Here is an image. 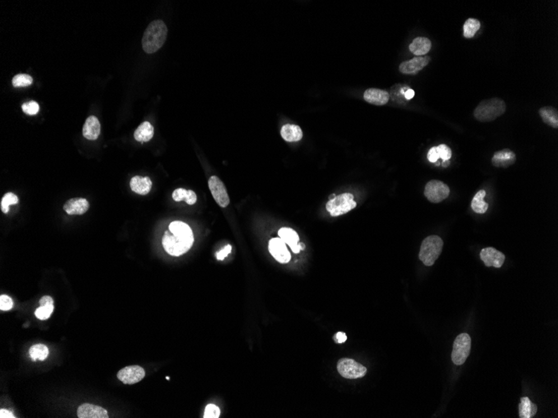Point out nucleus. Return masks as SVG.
<instances>
[{
	"instance_id": "nucleus-1",
	"label": "nucleus",
	"mask_w": 558,
	"mask_h": 418,
	"mask_svg": "<svg viewBox=\"0 0 558 418\" xmlns=\"http://www.w3.org/2000/svg\"><path fill=\"white\" fill-rule=\"evenodd\" d=\"M194 243V236L189 225L182 221H173L169 225L162 238L165 252L173 256L187 253Z\"/></svg>"
},
{
	"instance_id": "nucleus-2",
	"label": "nucleus",
	"mask_w": 558,
	"mask_h": 418,
	"mask_svg": "<svg viewBox=\"0 0 558 418\" xmlns=\"http://www.w3.org/2000/svg\"><path fill=\"white\" fill-rule=\"evenodd\" d=\"M168 35V28L161 20H155L149 24L142 39L143 50L153 53L160 49L165 43Z\"/></svg>"
},
{
	"instance_id": "nucleus-3",
	"label": "nucleus",
	"mask_w": 558,
	"mask_h": 418,
	"mask_svg": "<svg viewBox=\"0 0 558 418\" xmlns=\"http://www.w3.org/2000/svg\"><path fill=\"white\" fill-rule=\"evenodd\" d=\"M507 110L504 100L500 98H491L480 102L474 110V116L480 122H491L501 116Z\"/></svg>"
},
{
	"instance_id": "nucleus-4",
	"label": "nucleus",
	"mask_w": 558,
	"mask_h": 418,
	"mask_svg": "<svg viewBox=\"0 0 558 418\" xmlns=\"http://www.w3.org/2000/svg\"><path fill=\"white\" fill-rule=\"evenodd\" d=\"M444 242L438 235H430L423 241L420 247L419 258L425 266L434 265L439 255L441 254Z\"/></svg>"
},
{
	"instance_id": "nucleus-5",
	"label": "nucleus",
	"mask_w": 558,
	"mask_h": 418,
	"mask_svg": "<svg viewBox=\"0 0 558 418\" xmlns=\"http://www.w3.org/2000/svg\"><path fill=\"white\" fill-rule=\"evenodd\" d=\"M352 194L345 193L331 199L326 205V209L331 216L336 217L350 212L356 207Z\"/></svg>"
},
{
	"instance_id": "nucleus-6",
	"label": "nucleus",
	"mask_w": 558,
	"mask_h": 418,
	"mask_svg": "<svg viewBox=\"0 0 558 418\" xmlns=\"http://www.w3.org/2000/svg\"><path fill=\"white\" fill-rule=\"evenodd\" d=\"M471 339L468 334H460L455 340L452 350V359L456 365L461 366L465 363L471 352Z\"/></svg>"
},
{
	"instance_id": "nucleus-7",
	"label": "nucleus",
	"mask_w": 558,
	"mask_h": 418,
	"mask_svg": "<svg viewBox=\"0 0 558 418\" xmlns=\"http://www.w3.org/2000/svg\"><path fill=\"white\" fill-rule=\"evenodd\" d=\"M338 372L347 379H357L364 377L367 373L366 368L350 358H343L338 363Z\"/></svg>"
},
{
	"instance_id": "nucleus-8",
	"label": "nucleus",
	"mask_w": 558,
	"mask_h": 418,
	"mask_svg": "<svg viewBox=\"0 0 558 418\" xmlns=\"http://www.w3.org/2000/svg\"><path fill=\"white\" fill-rule=\"evenodd\" d=\"M450 188L444 182L433 180L428 182L425 189V196L432 203H439L449 196Z\"/></svg>"
},
{
	"instance_id": "nucleus-9",
	"label": "nucleus",
	"mask_w": 558,
	"mask_h": 418,
	"mask_svg": "<svg viewBox=\"0 0 558 418\" xmlns=\"http://www.w3.org/2000/svg\"><path fill=\"white\" fill-rule=\"evenodd\" d=\"M209 189L211 191L214 200L219 206L225 208L230 203L229 194L227 192L226 187L218 177L211 176L209 179Z\"/></svg>"
},
{
	"instance_id": "nucleus-10",
	"label": "nucleus",
	"mask_w": 558,
	"mask_h": 418,
	"mask_svg": "<svg viewBox=\"0 0 558 418\" xmlns=\"http://www.w3.org/2000/svg\"><path fill=\"white\" fill-rule=\"evenodd\" d=\"M146 376V372L139 366H130L120 370L117 377L124 384H136L141 382Z\"/></svg>"
},
{
	"instance_id": "nucleus-11",
	"label": "nucleus",
	"mask_w": 558,
	"mask_h": 418,
	"mask_svg": "<svg viewBox=\"0 0 558 418\" xmlns=\"http://www.w3.org/2000/svg\"><path fill=\"white\" fill-rule=\"evenodd\" d=\"M480 257L487 267L493 266L495 268H500L506 260L505 255L493 247L481 250Z\"/></svg>"
},
{
	"instance_id": "nucleus-12",
	"label": "nucleus",
	"mask_w": 558,
	"mask_h": 418,
	"mask_svg": "<svg viewBox=\"0 0 558 418\" xmlns=\"http://www.w3.org/2000/svg\"><path fill=\"white\" fill-rule=\"evenodd\" d=\"M268 250L275 260L280 263H288L291 259L286 244L280 238H272L268 244Z\"/></svg>"
},
{
	"instance_id": "nucleus-13",
	"label": "nucleus",
	"mask_w": 558,
	"mask_h": 418,
	"mask_svg": "<svg viewBox=\"0 0 558 418\" xmlns=\"http://www.w3.org/2000/svg\"><path fill=\"white\" fill-rule=\"evenodd\" d=\"M430 61V58L422 57V56H416L412 59L409 61H405L400 65V71L406 75H415L428 66Z\"/></svg>"
},
{
	"instance_id": "nucleus-14",
	"label": "nucleus",
	"mask_w": 558,
	"mask_h": 418,
	"mask_svg": "<svg viewBox=\"0 0 558 418\" xmlns=\"http://www.w3.org/2000/svg\"><path fill=\"white\" fill-rule=\"evenodd\" d=\"M79 418H108V412L105 409L93 404L85 403L79 406L77 410Z\"/></svg>"
},
{
	"instance_id": "nucleus-15",
	"label": "nucleus",
	"mask_w": 558,
	"mask_h": 418,
	"mask_svg": "<svg viewBox=\"0 0 558 418\" xmlns=\"http://www.w3.org/2000/svg\"><path fill=\"white\" fill-rule=\"evenodd\" d=\"M517 160L516 154L509 149L499 150L494 154L492 157V164L497 168H507L514 164Z\"/></svg>"
},
{
	"instance_id": "nucleus-16",
	"label": "nucleus",
	"mask_w": 558,
	"mask_h": 418,
	"mask_svg": "<svg viewBox=\"0 0 558 418\" xmlns=\"http://www.w3.org/2000/svg\"><path fill=\"white\" fill-rule=\"evenodd\" d=\"M279 238L285 243L289 245L292 251L294 253H299L301 251V247L299 246V236L298 233L291 228H281L278 231Z\"/></svg>"
},
{
	"instance_id": "nucleus-17",
	"label": "nucleus",
	"mask_w": 558,
	"mask_h": 418,
	"mask_svg": "<svg viewBox=\"0 0 558 418\" xmlns=\"http://www.w3.org/2000/svg\"><path fill=\"white\" fill-rule=\"evenodd\" d=\"M365 101L374 105H384L389 99V94L387 91L379 89H369L364 94Z\"/></svg>"
},
{
	"instance_id": "nucleus-18",
	"label": "nucleus",
	"mask_w": 558,
	"mask_h": 418,
	"mask_svg": "<svg viewBox=\"0 0 558 418\" xmlns=\"http://www.w3.org/2000/svg\"><path fill=\"white\" fill-rule=\"evenodd\" d=\"M89 202L87 200L84 198L71 199L67 201L64 210L69 215H83L89 209Z\"/></svg>"
},
{
	"instance_id": "nucleus-19",
	"label": "nucleus",
	"mask_w": 558,
	"mask_h": 418,
	"mask_svg": "<svg viewBox=\"0 0 558 418\" xmlns=\"http://www.w3.org/2000/svg\"><path fill=\"white\" fill-rule=\"evenodd\" d=\"M100 134V124L95 116H90L85 121L83 127V136L85 139L95 140Z\"/></svg>"
},
{
	"instance_id": "nucleus-20",
	"label": "nucleus",
	"mask_w": 558,
	"mask_h": 418,
	"mask_svg": "<svg viewBox=\"0 0 558 418\" xmlns=\"http://www.w3.org/2000/svg\"><path fill=\"white\" fill-rule=\"evenodd\" d=\"M130 185H131V190L134 192L141 196L147 195L151 191L152 187V182L149 177H141L138 175L134 176L131 179Z\"/></svg>"
},
{
	"instance_id": "nucleus-21",
	"label": "nucleus",
	"mask_w": 558,
	"mask_h": 418,
	"mask_svg": "<svg viewBox=\"0 0 558 418\" xmlns=\"http://www.w3.org/2000/svg\"><path fill=\"white\" fill-rule=\"evenodd\" d=\"M431 41L425 37H418L410 44V50L416 56L425 55L430 50Z\"/></svg>"
},
{
	"instance_id": "nucleus-22",
	"label": "nucleus",
	"mask_w": 558,
	"mask_h": 418,
	"mask_svg": "<svg viewBox=\"0 0 558 418\" xmlns=\"http://www.w3.org/2000/svg\"><path fill=\"white\" fill-rule=\"evenodd\" d=\"M281 136L288 142H297L303 138V131L299 126L288 124L282 127Z\"/></svg>"
},
{
	"instance_id": "nucleus-23",
	"label": "nucleus",
	"mask_w": 558,
	"mask_h": 418,
	"mask_svg": "<svg viewBox=\"0 0 558 418\" xmlns=\"http://www.w3.org/2000/svg\"><path fill=\"white\" fill-rule=\"evenodd\" d=\"M539 114L542 118L544 123L548 125L552 128L557 129L558 127V113L557 110L553 107H542L539 109Z\"/></svg>"
},
{
	"instance_id": "nucleus-24",
	"label": "nucleus",
	"mask_w": 558,
	"mask_h": 418,
	"mask_svg": "<svg viewBox=\"0 0 558 418\" xmlns=\"http://www.w3.org/2000/svg\"><path fill=\"white\" fill-rule=\"evenodd\" d=\"M154 136V128L151 123L147 121L143 122L138 128L136 129L134 137L139 142H148Z\"/></svg>"
},
{
	"instance_id": "nucleus-25",
	"label": "nucleus",
	"mask_w": 558,
	"mask_h": 418,
	"mask_svg": "<svg viewBox=\"0 0 558 418\" xmlns=\"http://www.w3.org/2000/svg\"><path fill=\"white\" fill-rule=\"evenodd\" d=\"M537 411V406L525 396L521 399L519 405V416L521 418H531L535 416Z\"/></svg>"
},
{
	"instance_id": "nucleus-26",
	"label": "nucleus",
	"mask_w": 558,
	"mask_h": 418,
	"mask_svg": "<svg viewBox=\"0 0 558 418\" xmlns=\"http://www.w3.org/2000/svg\"><path fill=\"white\" fill-rule=\"evenodd\" d=\"M173 198L178 202L185 201L188 205H194L197 202V195L194 191H187L182 188L175 190L173 194Z\"/></svg>"
},
{
	"instance_id": "nucleus-27",
	"label": "nucleus",
	"mask_w": 558,
	"mask_h": 418,
	"mask_svg": "<svg viewBox=\"0 0 558 418\" xmlns=\"http://www.w3.org/2000/svg\"><path fill=\"white\" fill-rule=\"evenodd\" d=\"M486 192L484 190L479 191L474 196L473 200L471 201V208L474 212L477 214H484L488 210V203L484 201Z\"/></svg>"
},
{
	"instance_id": "nucleus-28",
	"label": "nucleus",
	"mask_w": 558,
	"mask_h": 418,
	"mask_svg": "<svg viewBox=\"0 0 558 418\" xmlns=\"http://www.w3.org/2000/svg\"><path fill=\"white\" fill-rule=\"evenodd\" d=\"M480 28H481V22L478 20L470 18L464 24V37L466 39L473 38Z\"/></svg>"
},
{
	"instance_id": "nucleus-29",
	"label": "nucleus",
	"mask_w": 558,
	"mask_h": 418,
	"mask_svg": "<svg viewBox=\"0 0 558 418\" xmlns=\"http://www.w3.org/2000/svg\"><path fill=\"white\" fill-rule=\"evenodd\" d=\"M29 355L33 361H44L49 355V349L43 344H36L29 349Z\"/></svg>"
},
{
	"instance_id": "nucleus-30",
	"label": "nucleus",
	"mask_w": 558,
	"mask_h": 418,
	"mask_svg": "<svg viewBox=\"0 0 558 418\" xmlns=\"http://www.w3.org/2000/svg\"><path fill=\"white\" fill-rule=\"evenodd\" d=\"M18 202H19V198L16 195L13 193L5 194L1 201V210L3 212L6 214L10 210L9 207L10 205H16Z\"/></svg>"
},
{
	"instance_id": "nucleus-31",
	"label": "nucleus",
	"mask_w": 558,
	"mask_h": 418,
	"mask_svg": "<svg viewBox=\"0 0 558 418\" xmlns=\"http://www.w3.org/2000/svg\"><path fill=\"white\" fill-rule=\"evenodd\" d=\"M32 83H33V79H32L31 76L29 75H25V74H20V75H15L12 80L14 87H26V86L32 85Z\"/></svg>"
},
{
	"instance_id": "nucleus-32",
	"label": "nucleus",
	"mask_w": 558,
	"mask_h": 418,
	"mask_svg": "<svg viewBox=\"0 0 558 418\" xmlns=\"http://www.w3.org/2000/svg\"><path fill=\"white\" fill-rule=\"evenodd\" d=\"M53 305H49V306L39 307L38 309H36V311L34 312V314H35V317H36L38 319L44 321V320H47L48 318H49V317H50L51 314L53 313Z\"/></svg>"
},
{
	"instance_id": "nucleus-33",
	"label": "nucleus",
	"mask_w": 558,
	"mask_h": 418,
	"mask_svg": "<svg viewBox=\"0 0 558 418\" xmlns=\"http://www.w3.org/2000/svg\"><path fill=\"white\" fill-rule=\"evenodd\" d=\"M23 111L29 115H34L39 111V105L37 102L29 101L22 105Z\"/></svg>"
},
{
	"instance_id": "nucleus-34",
	"label": "nucleus",
	"mask_w": 558,
	"mask_h": 418,
	"mask_svg": "<svg viewBox=\"0 0 558 418\" xmlns=\"http://www.w3.org/2000/svg\"><path fill=\"white\" fill-rule=\"evenodd\" d=\"M221 414L219 407L214 404H209L206 406L204 416L205 418H218Z\"/></svg>"
},
{
	"instance_id": "nucleus-35",
	"label": "nucleus",
	"mask_w": 558,
	"mask_h": 418,
	"mask_svg": "<svg viewBox=\"0 0 558 418\" xmlns=\"http://www.w3.org/2000/svg\"><path fill=\"white\" fill-rule=\"evenodd\" d=\"M436 147L438 153H439V158H441L442 160H449L452 158V151L449 146L441 144V145H439V146H436Z\"/></svg>"
},
{
	"instance_id": "nucleus-36",
	"label": "nucleus",
	"mask_w": 558,
	"mask_h": 418,
	"mask_svg": "<svg viewBox=\"0 0 558 418\" xmlns=\"http://www.w3.org/2000/svg\"><path fill=\"white\" fill-rule=\"evenodd\" d=\"M14 302L12 299L6 295H2L0 296V310L1 311H9L12 309Z\"/></svg>"
},
{
	"instance_id": "nucleus-37",
	"label": "nucleus",
	"mask_w": 558,
	"mask_h": 418,
	"mask_svg": "<svg viewBox=\"0 0 558 418\" xmlns=\"http://www.w3.org/2000/svg\"><path fill=\"white\" fill-rule=\"evenodd\" d=\"M427 158L430 162H437V160L439 159V153H438V150H437V147H432L431 149L429 150Z\"/></svg>"
},
{
	"instance_id": "nucleus-38",
	"label": "nucleus",
	"mask_w": 558,
	"mask_h": 418,
	"mask_svg": "<svg viewBox=\"0 0 558 418\" xmlns=\"http://www.w3.org/2000/svg\"><path fill=\"white\" fill-rule=\"evenodd\" d=\"M232 252V247L230 245L224 247V249L221 250V252H217L216 253V259L219 261H222L224 258H226L227 256L230 254Z\"/></svg>"
},
{
	"instance_id": "nucleus-39",
	"label": "nucleus",
	"mask_w": 558,
	"mask_h": 418,
	"mask_svg": "<svg viewBox=\"0 0 558 418\" xmlns=\"http://www.w3.org/2000/svg\"><path fill=\"white\" fill-rule=\"evenodd\" d=\"M333 340H334L335 342H337V343H344V342L347 340V336H346V334L344 333V332H338V333L335 334L334 336H333Z\"/></svg>"
},
{
	"instance_id": "nucleus-40",
	"label": "nucleus",
	"mask_w": 558,
	"mask_h": 418,
	"mask_svg": "<svg viewBox=\"0 0 558 418\" xmlns=\"http://www.w3.org/2000/svg\"><path fill=\"white\" fill-rule=\"evenodd\" d=\"M53 301L50 296L49 295H45L39 301V305L40 307H44V306H49V305H53Z\"/></svg>"
},
{
	"instance_id": "nucleus-41",
	"label": "nucleus",
	"mask_w": 558,
	"mask_h": 418,
	"mask_svg": "<svg viewBox=\"0 0 558 418\" xmlns=\"http://www.w3.org/2000/svg\"><path fill=\"white\" fill-rule=\"evenodd\" d=\"M0 417L14 418L15 417V416H14V414H13L12 412H10V411H8V410H5V409H1V411H0Z\"/></svg>"
},
{
	"instance_id": "nucleus-42",
	"label": "nucleus",
	"mask_w": 558,
	"mask_h": 418,
	"mask_svg": "<svg viewBox=\"0 0 558 418\" xmlns=\"http://www.w3.org/2000/svg\"><path fill=\"white\" fill-rule=\"evenodd\" d=\"M415 96V91L411 90V89H407L406 92H405V97L406 99H411Z\"/></svg>"
},
{
	"instance_id": "nucleus-43",
	"label": "nucleus",
	"mask_w": 558,
	"mask_h": 418,
	"mask_svg": "<svg viewBox=\"0 0 558 418\" xmlns=\"http://www.w3.org/2000/svg\"><path fill=\"white\" fill-rule=\"evenodd\" d=\"M449 160H443V162H442V166L443 167H448L449 166Z\"/></svg>"
},
{
	"instance_id": "nucleus-44",
	"label": "nucleus",
	"mask_w": 558,
	"mask_h": 418,
	"mask_svg": "<svg viewBox=\"0 0 558 418\" xmlns=\"http://www.w3.org/2000/svg\"><path fill=\"white\" fill-rule=\"evenodd\" d=\"M299 246L301 247V250H304V248H305V246L303 243H299Z\"/></svg>"
}]
</instances>
